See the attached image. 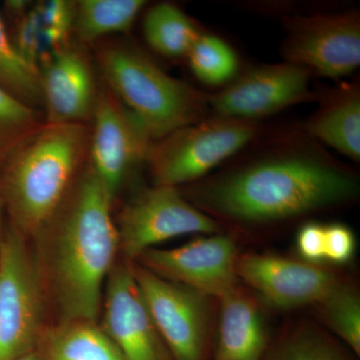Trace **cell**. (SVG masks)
I'll return each instance as SVG.
<instances>
[{"label": "cell", "instance_id": "cell-6", "mask_svg": "<svg viewBox=\"0 0 360 360\" xmlns=\"http://www.w3.org/2000/svg\"><path fill=\"white\" fill-rule=\"evenodd\" d=\"M42 321L39 276L22 234L7 232L0 246V360L32 352Z\"/></svg>", "mask_w": 360, "mask_h": 360}, {"label": "cell", "instance_id": "cell-2", "mask_svg": "<svg viewBox=\"0 0 360 360\" xmlns=\"http://www.w3.org/2000/svg\"><path fill=\"white\" fill-rule=\"evenodd\" d=\"M110 196L91 167L77 180L59 214L52 276L66 322L96 321L101 291L120 245Z\"/></svg>", "mask_w": 360, "mask_h": 360}, {"label": "cell", "instance_id": "cell-17", "mask_svg": "<svg viewBox=\"0 0 360 360\" xmlns=\"http://www.w3.org/2000/svg\"><path fill=\"white\" fill-rule=\"evenodd\" d=\"M75 2L53 0L28 8L16 25L13 44L21 56L39 68V63L70 44Z\"/></svg>", "mask_w": 360, "mask_h": 360}, {"label": "cell", "instance_id": "cell-19", "mask_svg": "<svg viewBox=\"0 0 360 360\" xmlns=\"http://www.w3.org/2000/svg\"><path fill=\"white\" fill-rule=\"evenodd\" d=\"M144 6L142 0H80L75 2L72 32L84 42L129 32Z\"/></svg>", "mask_w": 360, "mask_h": 360}, {"label": "cell", "instance_id": "cell-15", "mask_svg": "<svg viewBox=\"0 0 360 360\" xmlns=\"http://www.w3.org/2000/svg\"><path fill=\"white\" fill-rule=\"evenodd\" d=\"M40 65L46 123H82L92 116L98 94L89 61L82 51L66 45Z\"/></svg>", "mask_w": 360, "mask_h": 360}, {"label": "cell", "instance_id": "cell-29", "mask_svg": "<svg viewBox=\"0 0 360 360\" xmlns=\"http://www.w3.org/2000/svg\"><path fill=\"white\" fill-rule=\"evenodd\" d=\"M15 360H44V356H41V355L37 354V352H33L32 350V352H28V354L22 355L20 359Z\"/></svg>", "mask_w": 360, "mask_h": 360}, {"label": "cell", "instance_id": "cell-27", "mask_svg": "<svg viewBox=\"0 0 360 360\" xmlns=\"http://www.w3.org/2000/svg\"><path fill=\"white\" fill-rule=\"evenodd\" d=\"M354 234L342 224L326 226V260L335 264H347L354 255Z\"/></svg>", "mask_w": 360, "mask_h": 360}, {"label": "cell", "instance_id": "cell-26", "mask_svg": "<svg viewBox=\"0 0 360 360\" xmlns=\"http://www.w3.org/2000/svg\"><path fill=\"white\" fill-rule=\"evenodd\" d=\"M269 360H347L331 341L314 329L296 330L274 350Z\"/></svg>", "mask_w": 360, "mask_h": 360}, {"label": "cell", "instance_id": "cell-22", "mask_svg": "<svg viewBox=\"0 0 360 360\" xmlns=\"http://www.w3.org/2000/svg\"><path fill=\"white\" fill-rule=\"evenodd\" d=\"M0 85L26 104L42 101L39 68L15 49L0 15Z\"/></svg>", "mask_w": 360, "mask_h": 360}, {"label": "cell", "instance_id": "cell-20", "mask_svg": "<svg viewBox=\"0 0 360 360\" xmlns=\"http://www.w3.org/2000/svg\"><path fill=\"white\" fill-rule=\"evenodd\" d=\"M143 32L153 51L174 58L188 56L201 34L184 11L167 2L149 9L144 18Z\"/></svg>", "mask_w": 360, "mask_h": 360}, {"label": "cell", "instance_id": "cell-16", "mask_svg": "<svg viewBox=\"0 0 360 360\" xmlns=\"http://www.w3.org/2000/svg\"><path fill=\"white\" fill-rule=\"evenodd\" d=\"M219 342L215 360H260L266 329L257 303L236 288L220 298Z\"/></svg>", "mask_w": 360, "mask_h": 360}, {"label": "cell", "instance_id": "cell-3", "mask_svg": "<svg viewBox=\"0 0 360 360\" xmlns=\"http://www.w3.org/2000/svg\"><path fill=\"white\" fill-rule=\"evenodd\" d=\"M82 123H45L6 158L2 193L20 234H34L61 205L89 148Z\"/></svg>", "mask_w": 360, "mask_h": 360}, {"label": "cell", "instance_id": "cell-13", "mask_svg": "<svg viewBox=\"0 0 360 360\" xmlns=\"http://www.w3.org/2000/svg\"><path fill=\"white\" fill-rule=\"evenodd\" d=\"M236 274L269 304L283 309L317 304L338 283L317 265L274 255L238 258Z\"/></svg>", "mask_w": 360, "mask_h": 360}, {"label": "cell", "instance_id": "cell-24", "mask_svg": "<svg viewBox=\"0 0 360 360\" xmlns=\"http://www.w3.org/2000/svg\"><path fill=\"white\" fill-rule=\"evenodd\" d=\"M187 58L195 77L205 84H224L238 70L236 53L229 44L214 35L200 34Z\"/></svg>", "mask_w": 360, "mask_h": 360}, {"label": "cell", "instance_id": "cell-5", "mask_svg": "<svg viewBox=\"0 0 360 360\" xmlns=\"http://www.w3.org/2000/svg\"><path fill=\"white\" fill-rule=\"evenodd\" d=\"M257 131L253 122L215 116L172 132L149 153L156 186L176 187L200 179L248 146Z\"/></svg>", "mask_w": 360, "mask_h": 360}, {"label": "cell", "instance_id": "cell-1", "mask_svg": "<svg viewBox=\"0 0 360 360\" xmlns=\"http://www.w3.org/2000/svg\"><path fill=\"white\" fill-rule=\"evenodd\" d=\"M359 191L352 174L307 149H285L198 188L208 212L243 224H260L302 217L338 205Z\"/></svg>", "mask_w": 360, "mask_h": 360}, {"label": "cell", "instance_id": "cell-4", "mask_svg": "<svg viewBox=\"0 0 360 360\" xmlns=\"http://www.w3.org/2000/svg\"><path fill=\"white\" fill-rule=\"evenodd\" d=\"M99 68L118 99L153 141L205 120L207 96L168 75L131 44H108L97 52Z\"/></svg>", "mask_w": 360, "mask_h": 360}, {"label": "cell", "instance_id": "cell-23", "mask_svg": "<svg viewBox=\"0 0 360 360\" xmlns=\"http://www.w3.org/2000/svg\"><path fill=\"white\" fill-rule=\"evenodd\" d=\"M317 305L329 328L359 355L360 300L356 291L338 281Z\"/></svg>", "mask_w": 360, "mask_h": 360}, {"label": "cell", "instance_id": "cell-12", "mask_svg": "<svg viewBox=\"0 0 360 360\" xmlns=\"http://www.w3.org/2000/svg\"><path fill=\"white\" fill-rule=\"evenodd\" d=\"M139 257L156 276L205 296L220 300L238 288V255L229 236L210 234L174 250L150 248Z\"/></svg>", "mask_w": 360, "mask_h": 360}, {"label": "cell", "instance_id": "cell-25", "mask_svg": "<svg viewBox=\"0 0 360 360\" xmlns=\"http://www.w3.org/2000/svg\"><path fill=\"white\" fill-rule=\"evenodd\" d=\"M41 125L32 108L0 85V158H8Z\"/></svg>", "mask_w": 360, "mask_h": 360}, {"label": "cell", "instance_id": "cell-9", "mask_svg": "<svg viewBox=\"0 0 360 360\" xmlns=\"http://www.w3.org/2000/svg\"><path fill=\"white\" fill-rule=\"evenodd\" d=\"M90 136V167L115 200L130 172L148 162L155 141L143 124L113 94L97 96Z\"/></svg>", "mask_w": 360, "mask_h": 360}, {"label": "cell", "instance_id": "cell-28", "mask_svg": "<svg viewBox=\"0 0 360 360\" xmlns=\"http://www.w3.org/2000/svg\"><path fill=\"white\" fill-rule=\"evenodd\" d=\"M298 252L309 264H315L326 260V226L307 224L300 229L296 238Z\"/></svg>", "mask_w": 360, "mask_h": 360}, {"label": "cell", "instance_id": "cell-8", "mask_svg": "<svg viewBox=\"0 0 360 360\" xmlns=\"http://www.w3.org/2000/svg\"><path fill=\"white\" fill-rule=\"evenodd\" d=\"M219 224L184 200L176 187L155 186L125 206L118 222L120 245L129 257L184 234H215Z\"/></svg>", "mask_w": 360, "mask_h": 360}, {"label": "cell", "instance_id": "cell-30", "mask_svg": "<svg viewBox=\"0 0 360 360\" xmlns=\"http://www.w3.org/2000/svg\"><path fill=\"white\" fill-rule=\"evenodd\" d=\"M4 233H2L1 224V205H0V246H1L2 240H4Z\"/></svg>", "mask_w": 360, "mask_h": 360}, {"label": "cell", "instance_id": "cell-10", "mask_svg": "<svg viewBox=\"0 0 360 360\" xmlns=\"http://www.w3.org/2000/svg\"><path fill=\"white\" fill-rule=\"evenodd\" d=\"M134 276L156 329L176 360H201L208 330L206 296L146 269Z\"/></svg>", "mask_w": 360, "mask_h": 360}, {"label": "cell", "instance_id": "cell-21", "mask_svg": "<svg viewBox=\"0 0 360 360\" xmlns=\"http://www.w3.org/2000/svg\"><path fill=\"white\" fill-rule=\"evenodd\" d=\"M45 359L124 360L115 343L91 322H66L52 331Z\"/></svg>", "mask_w": 360, "mask_h": 360}, {"label": "cell", "instance_id": "cell-14", "mask_svg": "<svg viewBox=\"0 0 360 360\" xmlns=\"http://www.w3.org/2000/svg\"><path fill=\"white\" fill-rule=\"evenodd\" d=\"M104 333L124 360H163L160 333L135 279L134 270L120 266L110 274Z\"/></svg>", "mask_w": 360, "mask_h": 360}, {"label": "cell", "instance_id": "cell-7", "mask_svg": "<svg viewBox=\"0 0 360 360\" xmlns=\"http://www.w3.org/2000/svg\"><path fill=\"white\" fill-rule=\"evenodd\" d=\"M286 63L323 77L354 72L360 63V18L357 11L317 13L286 20Z\"/></svg>", "mask_w": 360, "mask_h": 360}, {"label": "cell", "instance_id": "cell-11", "mask_svg": "<svg viewBox=\"0 0 360 360\" xmlns=\"http://www.w3.org/2000/svg\"><path fill=\"white\" fill-rule=\"evenodd\" d=\"M309 75L307 68L286 61L258 66L207 96L208 106L217 117L253 122L309 101Z\"/></svg>", "mask_w": 360, "mask_h": 360}, {"label": "cell", "instance_id": "cell-18", "mask_svg": "<svg viewBox=\"0 0 360 360\" xmlns=\"http://www.w3.org/2000/svg\"><path fill=\"white\" fill-rule=\"evenodd\" d=\"M307 131L350 160L359 161V85H342L328 94L309 118Z\"/></svg>", "mask_w": 360, "mask_h": 360}]
</instances>
